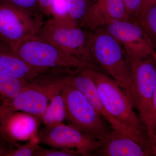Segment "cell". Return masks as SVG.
I'll return each instance as SVG.
<instances>
[{"instance_id":"f1b7e54d","label":"cell","mask_w":156,"mask_h":156,"mask_svg":"<svg viewBox=\"0 0 156 156\" xmlns=\"http://www.w3.org/2000/svg\"><path fill=\"white\" fill-rule=\"evenodd\" d=\"M0 101H1V99H0Z\"/></svg>"},{"instance_id":"52a82bcc","label":"cell","mask_w":156,"mask_h":156,"mask_svg":"<svg viewBox=\"0 0 156 156\" xmlns=\"http://www.w3.org/2000/svg\"><path fill=\"white\" fill-rule=\"evenodd\" d=\"M84 67L66 73V78L68 83L84 95L101 115L109 123L112 129L122 131L138 143L146 150H149L150 143L142 132L123 125L106 110L95 83L84 71Z\"/></svg>"},{"instance_id":"484cf974","label":"cell","mask_w":156,"mask_h":156,"mask_svg":"<svg viewBox=\"0 0 156 156\" xmlns=\"http://www.w3.org/2000/svg\"><path fill=\"white\" fill-rule=\"evenodd\" d=\"M14 147L0 136V156H8Z\"/></svg>"},{"instance_id":"cb8c5ba5","label":"cell","mask_w":156,"mask_h":156,"mask_svg":"<svg viewBox=\"0 0 156 156\" xmlns=\"http://www.w3.org/2000/svg\"><path fill=\"white\" fill-rule=\"evenodd\" d=\"M130 21L137 22L141 10L142 0H123Z\"/></svg>"},{"instance_id":"d4e9b609","label":"cell","mask_w":156,"mask_h":156,"mask_svg":"<svg viewBox=\"0 0 156 156\" xmlns=\"http://www.w3.org/2000/svg\"><path fill=\"white\" fill-rule=\"evenodd\" d=\"M40 9L43 14L51 16V7L53 0H38Z\"/></svg>"},{"instance_id":"3957f363","label":"cell","mask_w":156,"mask_h":156,"mask_svg":"<svg viewBox=\"0 0 156 156\" xmlns=\"http://www.w3.org/2000/svg\"><path fill=\"white\" fill-rule=\"evenodd\" d=\"M13 54L32 67L40 69L76 70L92 66L36 36L20 42Z\"/></svg>"},{"instance_id":"4fadbf2b","label":"cell","mask_w":156,"mask_h":156,"mask_svg":"<svg viewBox=\"0 0 156 156\" xmlns=\"http://www.w3.org/2000/svg\"><path fill=\"white\" fill-rule=\"evenodd\" d=\"M2 101L14 111L27 113L40 121L49 103V98L44 92L29 83L15 97Z\"/></svg>"},{"instance_id":"277c9868","label":"cell","mask_w":156,"mask_h":156,"mask_svg":"<svg viewBox=\"0 0 156 156\" xmlns=\"http://www.w3.org/2000/svg\"><path fill=\"white\" fill-rule=\"evenodd\" d=\"M90 31L50 18L44 23L36 36L50 42L71 56L95 67L90 47Z\"/></svg>"},{"instance_id":"5bb4252c","label":"cell","mask_w":156,"mask_h":156,"mask_svg":"<svg viewBox=\"0 0 156 156\" xmlns=\"http://www.w3.org/2000/svg\"><path fill=\"white\" fill-rule=\"evenodd\" d=\"M94 155L149 156L151 155L142 146L127 134L112 129Z\"/></svg>"},{"instance_id":"4316f807","label":"cell","mask_w":156,"mask_h":156,"mask_svg":"<svg viewBox=\"0 0 156 156\" xmlns=\"http://www.w3.org/2000/svg\"><path fill=\"white\" fill-rule=\"evenodd\" d=\"M156 5V0H142L140 11L147 10Z\"/></svg>"},{"instance_id":"9a60e30c","label":"cell","mask_w":156,"mask_h":156,"mask_svg":"<svg viewBox=\"0 0 156 156\" xmlns=\"http://www.w3.org/2000/svg\"><path fill=\"white\" fill-rule=\"evenodd\" d=\"M36 85L44 92L49 98V105L41 119L46 129L63 123L66 119V112L56 79H50Z\"/></svg>"},{"instance_id":"30bf717a","label":"cell","mask_w":156,"mask_h":156,"mask_svg":"<svg viewBox=\"0 0 156 156\" xmlns=\"http://www.w3.org/2000/svg\"><path fill=\"white\" fill-rule=\"evenodd\" d=\"M102 28L122 44L130 61L150 56L156 58L155 45L136 23L117 20Z\"/></svg>"},{"instance_id":"44dd1931","label":"cell","mask_w":156,"mask_h":156,"mask_svg":"<svg viewBox=\"0 0 156 156\" xmlns=\"http://www.w3.org/2000/svg\"><path fill=\"white\" fill-rule=\"evenodd\" d=\"M25 144H20L11 149L8 156H34L35 154L40 147L37 135H35Z\"/></svg>"},{"instance_id":"8fae6325","label":"cell","mask_w":156,"mask_h":156,"mask_svg":"<svg viewBox=\"0 0 156 156\" xmlns=\"http://www.w3.org/2000/svg\"><path fill=\"white\" fill-rule=\"evenodd\" d=\"M40 120L33 115L14 111L0 101V136L16 147L19 141L37 135Z\"/></svg>"},{"instance_id":"9c48e42d","label":"cell","mask_w":156,"mask_h":156,"mask_svg":"<svg viewBox=\"0 0 156 156\" xmlns=\"http://www.w3.org/2000/svg\"><path fill=\"white\" fill-rule=\"evenodd\" d=\"M39 142L53 148H68L80 156L94 155L102 143L70 125L60 123L45 129L38 136Z\"/></svg>"},{"instance_id":"83f0119b","label":"cell","mask_w":156,"mask_h":156,"mask_svg":"<svg viewBox=\"0 0 156 156\" xmlns=\"http://www.w3.org/2000/svg\"><path fill=\"white\" fill-rule=\"evenodd\" d=\"M0 52L12 53V51L5 43L0 38Z\"/></svg>"},{"instance_id":"603a6c76","label":"cell","mask_w":156,"mask_h":156,"mask_svg":"<svg viewBox=\"0 0 156 156\" xmlns=\"http://www.w3.org/2000/svg\"><path fill=\"white\" fill-rule=\"evenodd\" d=\"M80 156L73 150L68 148H45L40 146L34 156Z\"/></svg>"},{"instance_id":"8992f818","label":"cell","mask_w":156,"mask_h":156,"mask_svg":"<svg viewBox=\"0 0 156 156\" xmlns=\"http://www.w3.org/2000/svg\"><path fill=\"white\" fill-rule=\"evenodd\" d=\"M156 58L150 56L130 61L132 83L130 100L139 111L140 121L145 126L150 115L156 94Z\"/></svg>"},{"instance_id":"ac0fdd59","label":"cell","mask_w":156,"mask_h":156,"mask_svg":"<svg viewBox=\"0 0 156 156\" xmlns=\"http://www.w3.org/2000/svg\"><path fill=\"white\" fill-rule=\"evenodd\" d=\"M136 23L155 45L156 5L147 10L140 11Z\"/></svg>"},{"instance_id":"7402d4cb","label":"cell","mask_w":156,"mask_h":156,"mask_svg":"<svg viewBox=\"0 0 156 156\" xmlns=\"http://www.w3.org/2000/svg\"><path fill=\"white\" fill-rule=\"evenodd\" d=\"M52 18L60 21L71 20L68 14L67 0H53L51 7Z\"/></svg>"},{"instance_id":"7a4b0ae2","label":"cell","mask_w":156,"mask_h":156,"mask_svg":"<svg viewBox=\"0 0 156 156\" xmlns=\"http://www.w3.org/2000/svg\"><path fill=\"white\" fill-rule=\"evenodd\" d=\"M90 47L97 64L117 82L130 100L132 70L130 58L122 44L101 28L90 31Z\"/></svg>"},{"instance_id":"2e32d148","label":"cell","mask_w":156,"mask_h":156,"mask_svg":"<svg viewBox=\"0 0 156 156\" xmlns=\"http://www.w3.org/2000/svg\"><path fill=\"white\" fill-rule=\"evenodd\" d=\"M49 70L35 68L29 65L13 53L0 52V76L31 81Z\"/></svg>"},{"instance_id":"ffe728a7","label":"cell","mask_w":156,"mask_h":156,"mask_svg":"<svg viewBox=\"0 0 156 156\" xmlns=\"http://www.w3.org/2000/svg\"><path fill=\"white\" fill-rule=\"evenodd\" d=\"M0 3L9 5L43 20V14L38 0H0Z\"/></svg>"},{"instance_id":"5b68a950","label":"cell","mask_w":156,"mask_h":156,"mask_svg":"<svg viewBox=\"0 0 156 156\" xmlns=\"http://www.w3.org/2000/svg\"><path fill=\"white\" fill-rule=\"evenodd\" d=\"M83 69L95 83L101 100L109 113L123 125L142 132V125L132 103L117 82L95 69L85 66Z\"/></svg>"},{"instance_id":"ba28073f","label":"cell","mask_w":156,"mask_h":156,"mask_svg":"<svg viewBox=\"0 0 156 156\" xmlns=\"http://www.w3.org/2000/svg\"><path fill=\"white\" fill-rule=\"evenodd\" d=\"M44 23L27 13L0 3V38L13 53L20 42L36 36Z\"/></svg>"},{"instance_id":"e0dca14e","label":"cell","mask_w":156,"mask_h":156,"mask_svg":"<svg viewBox=\"0 0 156 156\" xmlns=\"http://www.w3.org/2000/svg\"><path fill=\"white\" fill-rule=\"evenodd\" d=\"M29 83L23 79L0 76V99L2 101L15 97Z\"/></svg>"},{"instance_id":"7c38bea8","label":"cell","mask_w":156,"mask_h":156,"mask_svg":"<svg viewBox=\"0 0 156 156\" xmlns=\"http://www.w3.org/2000/svg\"><path fill=\"white\" fill-rule=\"evenodd\" d=\"M117 20L130 21L123 0H95L79 27L93 31Z\"/></svg>"},{"instance_id":"6da1fadb","label":"cell","mask_w":156,"mask_h":156,"mask_svg":"<svg viewBox=\"0 0 156 156\" xmlns=\"http://www.w3.org/2000/svg\"><path fill=\"white\" fill-rule=\"evenodd\" d=\"M69 71L58 72L56 83L64 101L66 119L70 125L103 142L111 129L87 98L68 83L66 78Z\"/></svg>"},{"instance_id":"d6986e66","label":"cell","mask_w":156,"mask_h":156,"mask_svg":"<svg viewBox=\"0 0 156 156\" xmlns=\"http://www.w3.org/2000/svg\"><path fill=\"white\" fill-rule=\"evenodd\" d=\"M95 0H67L68 14L78 27L86 17Z\"/></svg>"}]
</instances>
